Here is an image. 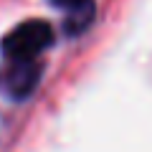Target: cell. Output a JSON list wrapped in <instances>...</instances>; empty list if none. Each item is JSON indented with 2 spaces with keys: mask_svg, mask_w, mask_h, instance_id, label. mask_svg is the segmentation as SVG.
<instances>
[{
  "mask_svg": "<svg viewBox=\"0 0 152 152\" xmlns=\"http://www.w3.org/2000/svg\"><path fill=\"white\" fill-rule=\"evenodd\" d=\"M53 43V28L46 20H26L3 38V53L10 61H36Z\"/></svg>",
  "mask_w": 152,
  "mask_h": 152,
  "instance_id": "obj_1",
  "label": "cell"
},
{
  "mask_svg": "<svg viewBox=\"0 0 152 152\" xmlns=\"http://www.w3.org/2000/svg\"><path fill=\"white\" fill-rule=\"evenodd\" d=\"M41 79V66L36 61H10L0 74V86L10 99H26L33 94Z\"/></svg>",
  "mask_w": 152,
  "mask_h": 152,
  "instance_id": "obj_2",
  "label": "cell"
},
{
  "mask_svg": "<svg viewBox=\"0 0 152 152\" xmlns=\"http://www.w3.org/2000/svg\"><path fill=\"white\" fill-rule=\"evenodd\" d=\"M53 5H58V8H66V10H74V13H81V10H86L89 8V3L91 0H51Z\"/></svg>",
  "mask_w": 152,
  "mask_h": 152,
  "instance_id": "obj_3",
  "label": "cell"
}]
</instances>
